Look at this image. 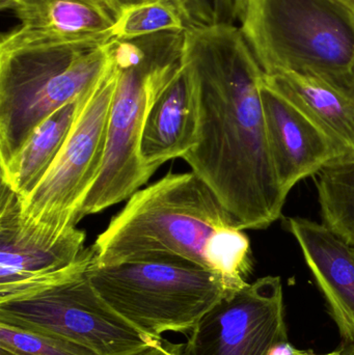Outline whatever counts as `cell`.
Here are the masks:
<instances>
[{"instance_id":"1","label":"cell","mask_w":354,"mask_h":355,"mask_svg":"<svg viewBox=\"0 0 354 355\" xmlns=\"http://www.w3.org/2000/svg\"><path fill=\"white\" fill-rule=\"evenodd\" d=\"M183 67L195 91L197 141L182 159L238 229H267L282 216L288 194L268 147L261 97L265 73L236 24L189 26Z\"/></svg>"},{"instance_id":"2","label":"cell","mask_w":354,"mask_h":355,"mask_svg":"<svg viewBox=\"0 0 354 355\" xmlns=\"http://www.w3.org/2000/svg\"><path fill=\"white\" fill-rule=\"evenodd\" d=\"M91 266L172 259L220 275L232 291L253 271L251 241L193 172L166 175L137 190L91 246Z\"/></svg>"},{"instance_id":"3","label":"cell","mask_w":354,"mask_h":355,"mask_svg":"<svg viewBox=\"0 0 354 355\" xmlns=\"http://www.w3.org/2000/svg\"><path fill=\"white\" fill-rule=\"evenodd\" d=\"M114 39L49 41L12 31L0 43V166L54 112L89 94L109 68Z\"/></svg>"},{"instance_id":"4","label":"cell","mask_w":354,"mask_h":355,"mask_svg":"<svg viewBox=\"0 0 354 355\" xmlns=\"http://www.w3.org/2000/svg\"><path fill=\"white\" fill-rule=\"evenodd\" d=\"M185 31L114 40L118 79L110 110L101 173L81 211V219L127 200L149 181L139 157L148 116L183 64Z\"/></svg>"},{"instance_id":"5","label":"cell","mask_w":354,"mask_h":355,"mask_svg":"<svg viewBox=\"0 0 354 355\" xmlns=\"http://www.w3.org/2000/svg\"><path fill=\"white\" fill-rule=\"evenodd\" d=\"M240 29L266 75L354 91V10L339 0H249Z\"/></svg>"},{"instance_id":"6","label":"cell","mask_w":354,"mask_h":355,"mask_svg":"<svg viewBox=\"0 0 354 355\" xmlns=\"http://www.w3.org/2000/svg\"><path fill=\"white\" fill-rule=\"evenodd\" d=\"M87 275L108 306L154 340L166 333L191 331L233 292L216 273L172 259L91 266Z\"/></svg>"},{"instance_id":"7","label":"cell","mask_w":354,"mask_h":355,"mask_svg":"<svg viewBox=\"0 0 354 355\" xmlns=\"http://www.w3.org/2000/svg\"><path fill=\"white\" fill-rule=\"evenodd\" d=\"M116 79L112 58L87 96L55 162L37 187L20 198L23 223L46 237L60 239L81 220V211L105 159Z\"/></svg>"},{"instance_id":"8","label":"cell","mask_w":354,"mask_h":355,"mask_svg":"<svg viewBox=\"0 0 354 355\" xmlns=\"http://www.w3.org/2000/svg\"><path fill=\"white\" fill-rule=\"evenodd\" d=\"M0 322L62 338L97 355H137L162 340L143 335L108 306L87 275L0 302Z\"/></svg>"},{"instance_id":"9","label":"cell","mask_w":354,"mask_h":355,"mask_svg":"<svg viewBox=\"0 0 354 355\" xmlns=\"http://www.w3.org/2000/svg\"><path fill=\"white\" fill-rule=\"evenodd\" d=\"M87 234L73 227L60 239L27 227L20 198L0 183V302L27 297L87 275L93 264Z\"/></svg>"},{"instance_id":"10","label":"cell","mask_w":354,"mask_h":355,"mask_svg":"<svg viewBox=\"0 0 354 355\" xmlns=\"http://www.w3.org/2000/svg\"><path fill=\"white\" fill-rule=\"evenodd\" d=\"M288 340L280 277L226 294L189 331L182 355H268Z\"/></svg>"},{"instance_id":"11","label":"cell","mask_w":354,"mask_h":355,"mask_svg":"<svg viewBox=\"0 0 354 355\" xmlns=\"http://www.w3.org/2000/svg\"><path fill=\"white\" fill-rule=\"evenodd\" d=\"M261 97L272 166L285 193L301 180L342 162L330 137L297 106L264 83Z\"/></svg>"},{"instance_id":"12","label":"cell","mask_w":354,"mask_h":355,"mask_svg":"<svg viewBox=\"0 0 354 355\" xmlns=\"http://www.w3.org/2000/svg\"><path fill=\"white\" fill-rule=\"evenodd\" d=\"M326 298L343 345H354V256L353 246L324 225L301 217L285 220Z\"/></svg>"},{"instance_id":"13","label":"cell","mask_w":354,"mask_h":355,"mask_svg":"<svg viewBox=\"0 0 354 355\" xmlns=\"http://www.w3.org/2000/svg\"><path fill=\"white\" fill-rule=\"evenodd\" d=\"M197 141V102L191 76L182 64L145 121L139 146L141 164L153 176L166 162L184 157Z\"/></svg>"},{"instance_id":"14","label":"cell","mask_w":354,"mask_h":355,"mask_svg":"<svg viewBox=\"0 0 354 355\" xmlns=\"http://www.w3.org/2000/svg\"><path fill=\"white\" fill-rule=\"evenodd\" d=\"M0 6L18 19L19 33L49 41L112 37L121 14L108 0H8Z\"/></svg>"},{"instance_id":"15","label":"cell","mask_w":354,"mask_h":355,"mask_svg":"<svg viewBox=\"0 0 354 355\" xmlns=\"http://www.w3.org/2000/svg\"><path fill=\"white\" fill-rule=\"evenodd\" d=\"M264 83L330 137L342 155L341 162L354 164V91L297 73L265 74Z\"/></svg>"},{"instance_id":"16","label":"cell","mask_w":354,"mask_h":355,"mask_svg":"<svg viewBox=\"0 0 354 355\" xmlns=\"http://www.w3.org/2000/svg\"><path fill=\"white\" fill-rule=\"evenodd\" d=\"M89 93L48 116L12 159L0 166L1 182L19 198H26L47 174L64 148Z\"/></svg>"},{"instance_id":"17","label":"cell","mask_w":354,"mask_h":355,"mask_svg":"<svg viewBox=\"0 0 354 355\" xmlns=\"http://www.w3.org/2000/svg\"><path fill=\"white\" fill-rule=\"evenodd\" d=\"M315 184L322 225L354 248V164L326 166Z\"/></svg>"},{"instance_id":"18","label":"cell","mask_w":354,"mask_h":355,"mask_svg":"<svg viewBox=\"0 0 354 355\" xmlns=\"http://www.w3.org/2000/svg\"><path fill=\"white\" fill-rule=\"evenodd\" d=\"M188 28L172 0H149L121 12L112 31L118 41Z\"/></svg>"},{"instance_id":"19","label":"cell","mask_w":354,"mask_h":355,"mask_svg":"<svg viewBox=\"0 0 354 355\" xmlns=\"http://www.w3.org/2000/svg\"><path fill=\"white\" fill-rule=\"evenodd\" d=\"M0 355H97L68 340L0 322Z\"/></svg>"},{"instance_id":"20","label":"cell","mask_w":354,"mask_h":355,"mask_svg":"<svg viewBox=\"0 0 354 355\" xmlns=\"http://www.w3.org/2000/svg\"><path fill=\"white\" fill-rule=\"evenodd\" d=\"M212 24L240 22L249 0H205Z\"/></svg>"},{"instance_id":"21","label":"cell","mask_w":354,"mask_h":355,"mask_svg":"<svg viewBox=\"0 0 354 355\" xmlns=\"http://www.w3.org/2000/svg\"><path fill=\"white\" fill-rule=\"evenodd\" d=\"M182 15L187 27L211 25L205 0H172Z\"/></svg>"},{"instance_id":"22","label":"cell","mask_w":354,"mask_h":355,"mask_svg":"<svg viewBox=\"0 0 354 355\" xmlns=\"http://www.w3.org/2000/svg\"><path fill=\"white\" fill-rule=\"evenodd\" d=\"M184 344H172L159 341L156 345L137 355H182Z\"/></svg>"},{"instance_id":"23","label":"cell","mask_w":354,"mask_h":355,"mask_svg":"<svg viewBox=\"0 0 354 355\" xmlns=\"http://www.w3.org/2000/svg\"><path fill=\"white\" fill-rule=\"evenodd\" d=\"M305 350L297 349V347L287 341L278 342L276 345L272 346L268 355H306Z\"/></svg>"},{"instance_id":"24","label":"cell","mask_w":354,"mask_h":355,"mask_svg":"<svg viewBox=\"0 0 354 355\" xmlns=\"http://www.w3.org/2000/svg\"><path fill=\"white\" fill-rule=\"evenodd\" d=\"M116 10L122 12L125 8H130V6H137V4L143 3V2L149 1V0H108Z\"/></svg>"},{"instance_id":"25","label":"cell","mask_w":354,"mask_h":355,"mask_svg":"<svg viewBox=\"0 0 354 355\" xmlns=\"http://www.w3.org/2000/svg\"><path fill=\"white\" fill-rule=\"evenodd\" d=\"M339 350L341 355H354V345H342Z\"/></svg>"},{"instance_id":"26","label":"cell","mask_w":354,"mask_h":355,"mask_svg":"<svg viewBox=\"0 0 354 355\" xmlns=\"http://www.w3.org/2000/svg\"><path fill=\"white\" fill-rule=\"evenodd\" d=\"M339 1L342 2V3L346 4L347 6L351 8V10H354V0H339Z\"/></svg>"},{"instance_id":"27","label":"cell","mask_w":354,"mask_h":355,"mask_svg":"<svg viewBox=\"0 0 354 355\" xmlns=\"http://www.w3.org/2000/svg\"><path fill=\"white\" fill-rule=\"evenodd\" d=\"M306 355H341L340 350H337V352H330V354H311V352H307V354Z\"/></svg>"},{"instance_id":"28","label":"cell","mask_w":354,"mask_h":355,"mask_svg":"<svg viewBox=\"0 0 354 355\" xmlns=\"http://www.w3.org/2000/svg\"><path fill=\"white\" fill-rule=\"evenodd\" d=\"M6 1H8V0H0V2H1V3H3V2H6Z\"/></svg>"},{"instance_id":"29","label":"cell","mask_w":354,"mask_h":355,"mask_svg":"<svg viewBox=\"0 0 354 355\" xmlns=\"http://www.w3.org/2000/svg\"><path fill=\"white\" fill-rule=\"evenodd\" d=\"M353 256H354V248H353Z\"/></svg>"}]
</instances>
